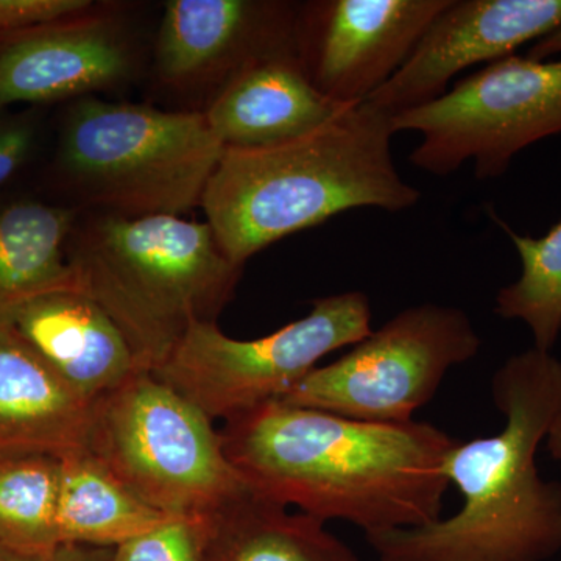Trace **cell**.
<instances>
[{"label":"cell","mask_w":561,"mask_h":561,"mask_svg":"<svg viewBox=\"0 0 561 561\" xmlns=\"http://www.w3.org/2000/svg\"><path fill=\"white\" fill-rule=\"evenodd\" d=\"M225 456L254 493L367 537L442 518L456 438L421 421L371 423L271 401L220 431Z\"/></svg>","instance_id":"6da1fadb"},{"label":"cell","mask_w":561,"mask_h":561,"mask_svg":"<svg viewBox=\"0 0 561 561\" xmlns=\"http://www.w3.org/2000/svg\"><path fill=\"white\" fill-rule=\"evenodd\" d=\"M505 416L490 437L457 442L443 463L463 504L448 519L370 535L381 561H546L561 551V483L541 478L537 451L561 413V362L530 348L494 375Z\"/></svg>","instance_id":"7a4b0ae2"},{"label":"cell","mask_w":561,"mask_h":561,"mask_svg":"<svg viewBox=\"0 0 561 561\" xmlns=\"http://www.w3.org/2000/svg\"><path fill=\"white\" fill-rule=\"evenodd\" d=\"M393 117L364 102L301 138L225 149L202 198L206 224L236 265L345 210L400 213L421 191L391 154Z\"/></svg>","instance_id":"3957f363"},{"label":"cell","mask_w":561,"mask_h":561,"mask_svg":"<svg viewBox=\"0 0 561 561\" xmlns=\"http://www.w3.org/2000/svg\"><path fill=\"white\" fill-rule=\"evenodd\" d=\"M68 257L81 291L108 313L149 373L192 324L216 321L242 273L206 221L161 214L95 217L72 231Z\"/></svg>","instance_id":"277c9868"},{"label":"cell","mask_w":561,"mask_h":561,"mask_svg":"<svg viewBox=\"0 0 561 561\" xmlns=\"http://www.w3.org/2000/svg\"><path fill=\"white\" fill-rule=\"evenodd\" d=\"M224 150L205 113L90 98L66 117L58 165L108 214L181 217L202 205Z\"/></svg>","instance_id":"5b68a950"},{"label":"cell","mask_w":561,"mask_h":561,"mask_svg":"<svg viewBox=\"0 0 561 561\" xmlns=\"http://www.w3.org/2000/svg\"><path fill=\"white\" fill-rule=\"evenodd\" d=\"M202 409L144 371L95 402L87 451L150 507L210 516L251 490Z\"/></svg>","instance_id":"8992f818"},{"label":"cell","mask_w":561,"mask_h":561,"mask_svg":"<svg viewBox=\"0 0 561 561\" xmlns=\"http://www.w3.org/2000/svg\"><path fill=\"white\" fill-rule=\"evenodd\" d=\"M371 331L367 295L343 291L317 298L308 316L254 341L228 337L216 321H197L153 375L210 420L228 421L283 400L324 356Z\"/></svg>","instance_id":"52a82bcc"},{"label":"cell","mask_w":561,"mask_h":561,"mask_svg":"<svg viewBox=\"0 0 561 561\" xmlns=\"http://www.w3.org/2000/svg\"><path fill=\"white\" fill-rule=\"evenodd\" d=\"M391 125L420 133L409 157L420 171L446 176L472 161L478 180L497 179L519 151L561 133V60L491 62Z\"/></svg>","instance_id":"ba28073f"},{"label":"cell","mask_w":561,"mask_h":561,"mask_svg":"<svg viewBox=\"0 0 561 561\" xmlns=\"http://www.w3.org/2000/svg\"><path fill=\"white\" fill-rule=\"evenodd\" d=\"M479 348L481 337L461 309L412 306L341 359L309 373L280 401L346 419L405 423L435 397L446 373Z\"/></svg>","instance_id":"9c48e42d"},{"label":"cell","mask_w":561,"mask_h":561,"mask_svg":"<svg viewBox=\"0 0 561 561\" xmlns=\"http://www.w3.org/2000/svg\"><path fill=\"white\" fill-rule=\"evenodd\" d=\"M451 0H321L297 11L295 54L321 94L359 105L402 68Z\"/></svg>","instance_id":"30bf717a"},{"label":"cell","mask_w":561,"mask_h":561,"mask_svg":"<svg viewBox=\"0 0 561 561\" xmlns=\"http://www.w3.org/2000/svg\"><path fill=\"white\" fill-rule=\"evenodd\" d=\"M561 27V0H451L402 68L368 99L391 117L437 101L461 70L512 57Z\"/></svg>","instance_id":"8fae6325"},{"label":"cell","mask_w":561,"mask_h":561,"mask_svg":"<svg viewBox=\"0 0 561 561\" xmlns=\"http://www.w3.org/2000/svg\"><path fill=\"white\" fill-rule=\"evenodd\" d=\"M295 20L287 3L171 0L158 33V70L171 83H190L210 70L228 69L232 77L261 58L295 54Z\"/></svg>","instance_id":"7c38bea8"},{"label":"cell","mask_w":561,"mask_h":561,"mask_svg":"<svg viewBox=\"0 0 561 561\" xmlns=\"http://www.w3.org/2000/svg\"><path fill=\"white\" fill-rule=\"evenodd\" d=\"M348 108L313 87L297 54H280L236 72L205 114L225 149H261L301 138Z\"/></svg>","instance_id":"4fadbf2b"},{"label":"cell","mask_w":561,"mask_h":561,"mask_svg":"<svg viewBox=\"0 0 561 561\" xmlns=\"http://www.w3.org/2000/svg\"><path fill=\"white\" fill-rule=\"evenodd\" d=\"M95 402L58 375L11 324L0 328V457L87 448Z\"/></svg>","instance_id":"5bb4252c"},{"label":"cell","mask_w":561,"mask_h":561,"mask_svg":"<svg viewBox=\"0 0 561 561\" xmlns=\"http://www.w3.org/2000/svg\"><path fill=\"white\" fill-rule=\"evenodd\" d=\"M128 66L124 44L102 22L50 25L0 50V108L90 94L124 79Z\"/></svg>","instance_id":"9a60e30c"},{"label":"cell","mask_w":561,"mask_h":561,"mask_svg":"<svg viewBox=\"0 0 561 561\" xmlns=\"http://www.w3.org/2000/svg\"><path fill=\"white\" fill-rule=\"evenodd\" d=\"M11 327L66 382L92 400L144 373L119 327L81 291L41 297L25 306Z\"/></svg>","instance_id":"2e32d148"},{"label":"cell","mask_w":561,"mask_h":561,"mask_svg":"<svg viewBox=\"0 0 561 561\" xmlns=\"http://www.w3.org/2000/svg\"><path fill=\"white\" fill-rule=\"evenodd\" d=\"M73 221L72 210L47 203L0 208V328L41 297L81 291L68 257Z\"/></svg>","instance_id":"e0dca14e"},{"label":"cell","mask_w":561,"mask_h":561,"mask_svg":"<svg viewBox=\"0 0 561 561\" xmlns=\"http://www.w3.org/2000/svg\"><path fill=\"white\" fill-rule=\"evenodd\" d=\"M203 561H360L327 523L250 490L210 516Z\"/></svg>","instance_id":"ac0fdd59"},{"label":"cell","mask_w":561,"mask_h":561,"mask_svg":"<svg viewBox=\"0 0 561 561\" xmlns=\"http://www.w3.org/2000/svg\"><path fill=\"white\" fill-rule=\"evenodd\" d=\"M60 459L62 545L114 549L171 518L136 496L87 449Z\"/></svg>","instance_id":"d6986e66"},{"label":"cell","mask_w":561,"mask_h":561,"mask_svg":"<svg viewBox=\"0 0 561 561\" xmlns=\"http://www.w3.org/2000/svg\"><path fill=\"white\" fill-rule=\"evenodd\" d=\"M60 486V457H0V542L27 553L57 551Z\"/></svg>","instance_id":"ffe728a7"},{"label":"cell","mask_w":561,"mask_h":561,"mask_svg":"<svg viewBox=\"0 0 561 561\" xmlns=\"http://www.w3.org/2000/svg\"><path fill=\"white\" fill-rule=\"evenodd\" d=\"M497 221L512 239L522 260V276L497 291L494 312L530 328L535 348L552 351L561 332V221L542 238L534 239Z\"/></svg>","instance_id":"44dd1931"},{"label":"cell","mask_w":561,"mask_h":561,"mask_svg":"<svg viewBox=\"0 0 561 561\" xmlns=\"http://www.w3.org/2000/svg\"><path fill=\"white\" fill-rule=\"evenodd\" d=\"M210 516H171L114 548L113 561H203Z\"/></svg>","instance_id":"7402d4cb"},{"label":"cell","mask_w":561,"mask_h":561,"mask_svg":"<svg viewBox=\"0 0 561 561\" xmlns=\"http://www.w3.org/2000/svg\"><path fill=\"white\" fill-rule=\"evenodd\" d=\"M90 0H0V39L14 41L28 33L83 16Z\"/></svg>","instance_id":"603a6c76"},{"label":"cell","mask_w":561,"mask_h":561,"mask_svg":"<svg viewBox=\"0 0 561 561\" xmlns=\"http://www.w3.org/2000/svg\"><path fill=\"white\" fill-rule=\"evenodd\" d=\"M35 136L32 121L20 117L0 122V187L9 183L31 158Z\"/></svg>","instance_id":"cb8c5ba5"},{"label":"cell","mask_w":561,"mask_h":561,"mask_svg":"<svg viewBox=\"0 0 561 561\" xmlns=\"http://www.w3.org/2000/svg\"><path fill=\"white\" fill-rule=\"evenodd\" d=\"M114 549L94 546L61 545L50 553L16 551L0 542V561H113Z\"/></svg>","instance_id":"d4e9b609"},{"label":"cell","mask_w":561,"mask_h":561,"mask_svg":"<svg viewBox=\"0 0 561 561\" xmlns=\"http://www.w3.org/2000/svg\"><path fill=\"white\" fill-rule=\"evenodd\" d=\"M559 54H561V27L534 43L526 57L531 60L546 61Z\"/></svg>","instance_id":"484cf974"},{"label":"cell","mask_w":561,"mask_h":561,"mask_svg":"<svg viewBox=\"0 0 561 561\" xmlns=\"http://www.w3.org/2000/svg\"><path fill=\"white\" fill-rule=\"evenodd\" d=\"M545 442L553 459L561 461V413L557 416V420L553 421L551 431H549Z\"/></svg>","instance_id":"4316f807"}]
</instances>
